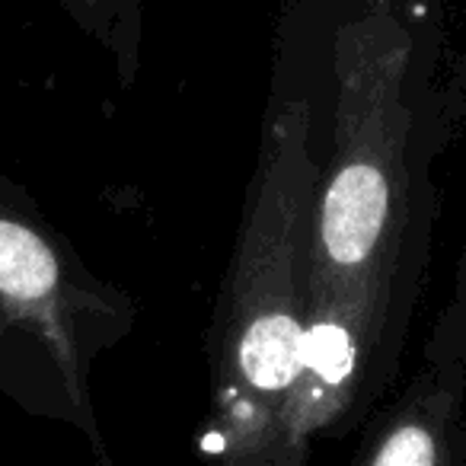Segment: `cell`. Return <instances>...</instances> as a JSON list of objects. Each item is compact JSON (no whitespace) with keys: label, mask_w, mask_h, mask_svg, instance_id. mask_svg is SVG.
Here are the masks:
<instances>
[{"label":"cell","mask_w":466,"mask_h":466,"mask_svg":"<svg viewBox=\"0 0 466 466\" xmlns=\"http://www.w3.org/2000/svg\"><path fill=\"white\" fill-rule=\"evenodd\" d=\"M272 77L313 160L307 370L285 466L364 425L400 374L441 218L434 167L466 122L451 0H281Z\"/></svg>","instance_id":"6da1fadb"},{"label":"cell","mask_w":466,"mask_h":466,"mask_svg":"<svg viewBox=\"0 0 466 466\" xmlns=\"http://www.w3.org/2000/svg\"><path fill=\"white\" fill-rule=\"evenodd\" d=\"M310 208L304 103L294 86L268 77L237 243L205 332L208 415L195 438L201 453L240 466H285V421L310 342Z\"/></svg>","instance_id":"7a4b0ae2"},{"label":"cell","mask_w":466,"mask_h":466,"mask_svg":"<svg viewBox=\"0 0 466 466\" xmlns=\"http://www.w3.org/2000/svg\"><path fill=\"white\" fill-rule=\"evenodd\" d=\"M141 307L99 279L39 201L0 173V396L58 421L112 463L93 406V368L135 332Z\"/></svg>","instance_id":"3957f363"},{"label":"cell","mask_w":466,"mask_h":466,"mask_svg":"<svg viewBox=\"0 0 466 466\" xmlns=\"http://www.w3.org/2000/svg\"><path fill=\"white\" fill-rule=\"evenodd\" d=\"M358 431L351 466H463L466 364L421 358L406 390L377 406Z\"/></svg>","instance_id":"277c9868"},{"label":"cell","mask_w":466,"mask_h":466,"mask_svg":"<svg viewBox=\"0 0 466 466\" xmlns=\"http://www.w3.org/2000/svg\"><path fill=\"white\" fill-rule=\"evenodd\" d=\"M58 7L109 55L118 84H135L141 74L144 0H58Z\"/></svg>","instance_id":"5b68a950"},{"label":"cell","mask_w":466,"mask_h":466,"mask_svg":"<svg viewBox=\"0 0 466 466\" xmlns=\"http://www.w3.org/2000/svg\"><path fill=\"white\" fill-rule=\"evenodd\" d=\"M421 358L444 364H466V237L451 279V298L441 307Z\"/></svg>","instance_id":"8992f818"},{"label":"cell","mask_w":466,"mask_h":466,"mask_svg":"<svg viewBox=\"0 0 466 466\" xmlns=\"http://www.w3.org/2000/svg\"><path fill=\"white\" fill-rule=\"evenodd\" d=\"M460 7H463V16H466V0H460ZM460 77H463V84H466V42H463V48H460Z\"/></svg>","instance_id":"52a82bcc"}]
</instances>
